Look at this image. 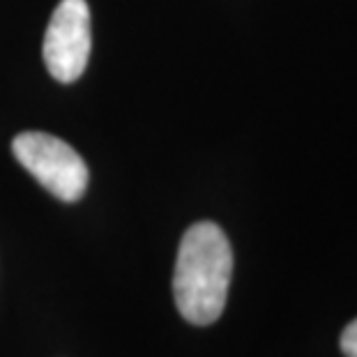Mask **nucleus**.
Returning a JSON list of instances; mask_svg holds the SVG:
<instances>
[{
  "mask_svg": "<svg viewBox=\"0 0 357 357\" xmlns=\"http://www.w3.org/2000/svg\"><path fill=\"white\" fill-rule=\"evenodd\" d=\"M233 275V249L226 233L212 222L189 226L182 235L173 298L180 316L192 325H212L224 314Z\"/></svg>",
  "mask_w": 357,
  "mask_h": 357,
  "instance_id": "obj_1",
  "label": "nucleus"
},
{
  "mask_svg": "<svg viewBox=\"0 0 357 357\" xmlns=\"http://www.w3.org/2000/svg\"><path fill=\"white\" fill-rule=\"evenodd\" d=\"M17 162L63 203H77L88 189V166L70 143L47 132H21L12 141Z\"/></svg>",
  "mask_w": 357,
  "mask_h": 357,
  "instance_id": "obj_2",
  "label": "nucleus"
},
{
  "mask_svg": "<svg viewBox=\"0 0 357 357\" xmlns=\"http://www.w3.org/2000/svg\"><path fill=\"white\" fill-rule=\"evenodd\" d=\"M90 47V7L86 0H60L53 10L42 56L49 74L60 83H74L86 72Z\"/></svg>",
  "mask_w": 357,
  "mask_h": 357,
  "instance_id": "obj_3",
  "label": "nucleus"
},
{
  "mask_svg": "<svg viewBox=\"0 0 357 357\" xmlns=\"http://www.w3.org/2000/svg\"><path fill=\"white\" fill-rule=\"evenodd\" d=\"M341 351L346 357H357V318L341 332Z\"/></svg>",
  "mask_w": 357,
  "mask_h": 357,
  "instance_id": "obj_4",
  "label": "nucleus"
}]
</instances>
